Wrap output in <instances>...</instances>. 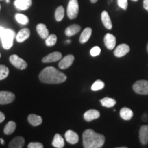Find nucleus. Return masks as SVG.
I'll use <instances>...</instances> for the list:
<instances>
[{
    "label": "nucleus",
    "mask_w": 148,
    "mask_h": 148,
    "mask_svg": "<svg viewBox=\"0 0 148 148\" xmlns=\"http://www.w3.org/2000/svg\"><path fill=\"white\" fill-rule=\"evenodd\" d=\"M39 79L45 84H60L65 82L66 75L53 66H47L40 72Z\"/></svg>",
    "instance_id": "obj_1"
},
{
    "label": "nucleus",
    "mask_w": 148,
    "mask_h": 148,
    "mask_svg": "<svg viewBox=\"0 0 148 148\" xmlns=\"http://www.w3.org/2000/svg\"><path fill=\"white\" fill-rule=\"evenodd\" d=\"M82 142L85 148H100L105 143V137L91 129H87L82 134Z\"/></svg>",
    "instance_id": "obj_2"
},
{
    "label": "nucleus",
    "mask_w": 148,
    "mask_h": 148,
    "mask_svg": "<svg viewBox=\"0 0 148 148\" xmlns=\"http://www.w3.org/2000/svg\"><path fill=\"white\" fill-rule=\"evenodd\" d=\"M16 38V34L14 31L10 29H5L4 32L1 36L3 47L5 49H9L13 45V40Z\"/></svg>",
    "instance_id": "obj_3"
},
{
    "label": "nucleus",
    "mask_w": 148,
    "mask_h": 148,
    "mask_svg": "<svg viewBox=\"0 0 148 148\" xmlns=\"http://www.w3.org/2000/svg\"><path fill=\"white\" fill-rule=\"evenodd\" d=\"M132 88L136 93L140 95H148V81L145 79L136 81L133 84Z\"/></svg>",
    "instance_id": "obj_4"
},
{
    "label": "nucleus",
    "mask_w": 148,
    "mask_h": 148,
    "mask_svg": "<svg viewBox=\"0 0 148 148\" xmlns=\"http://www.w3.org/2000/svg\"><path fill=\"white\" fill-rule=\"evenodd\" d=\"M79 12V4L77 0H69L67 5V16L70 19H74Z\"/></svg>",
    "instance_id": "obj_5"
},
{
    "label": "nucleus",
    "mask_w": 148,
    "mask_h": 148,
    "mask_svg": "<svg viewBox=\"0 0 148 148\" xmlns=\"http://www.w3.org/2000/svg\"><path fill=\"white\" fill-rule=\"evenodd\" d=\"M10 62L12 65L14 66L16 68H17L18 69H26L27 66V62H25L23 59L20 58L19 56H18L16 54L10 56Z\"/></svg>",
    "instance_id": "obj_6"
},
{
    "label": "nucleus",
    "mask_w": 148,
    "mask_h": 148,
    "mask_svg": "<svg viewBox=\"0 0 148 148\" xmlns=\"http://www.w3.org/2000/svg\"><path fill=\"white\" fill-rule=\"evenodd\" d=\"M15 95L10 91H0V104L4 105L13 102Z\"/></svg>",
    "instance_id": "obj_7"
},
{
    "label": "nucleus",
    "mask_w": 148,
    "mask_h": 148,
    "mask_svg": "<svg viewBox=\"0 0 148 148\" xmlns=\"http://www.w3.org/2000/svg\"><path fill=\"white\" fill-rule=\"evenodd\" d=\"M74 56L73 55L69 54L64 56L63 58L60 61L58 64V67L61 69H66L67 68H69L70 66H71V64H73L74 61Z\"/></svg>",
    "instance_id": "obj_8"
},
{
    "label": "nucleus",
    "mask_w": 148,
    "mask_h": 148,
    "mask_svg": "<svg viewBox=\"0 0 148 148\" xmlns=\"http://www.w3.org/2000/svg\"><path fill=\"white\" fill-rule=\"evenodd\" d=\"M130 51V47L127 44H121L118 45L115 48L114 51V55L117 58H121L122 56H124Z\"/></svg>",
    "instance_id": "obj_9"
},
{
    "label": "nucleus",
    "mask_w": 148,
    "mask_h": 148,
    "mask_svg": "<svg viewBox=\"0 0 148 148\" xmlns=\"http://www.w3.org/2000/svg\"><path fill=\"white\" fill-rule=\"evenodd\" d=\"M62 57V53L60 52H59V51H54V52L49 53V54H48L47 56L44 57L42 59V62H44V63L56 62V61L60 60Z\"/></svg>",
    "instance_id": "obj_10"
},
{
    "label": "nucleus",
    "mask_w": 148,
    "mask_h": 148,
    "mask_svg": "<svg viewBox=\"0 0 148 148\" xmlns=\"http://www.w3.org/2000/svg\"><path fill=\"white\" fill-rule=\"evenodd\" d=\"M103 42H104L106 47L110 50H112L116 45V38L113 34L108 33L105 35Z\"/></svg>",
    "instance_id": "obj_11"
},
{
    "label": "nucleus",
    "mask_w": 148,
    "mask_h": 148,
    "mask_svg": "<svg viewBox=\"0 0 148 148\" xmlns=\"http://www.w3.org/2000/svg\"><path fill=\"white\" fill-rule=\"evenodd\" d=\"M139 140L142 145L148 143V125H143L139 130Z\"/></svg>",
    "instance_id": "obj_12"
},
{
    "label": "nucleus",
    "mask_w": 148,
    "mask_h": 148,
    "mask_svg": "<svg viewBox=\"0 0 148 148\" xmlns=\"http://www.w3.org/2000/svg\"><path fill=\"white\" fill-rule=\"evenodd\" d=\"M100 116V113L99 112L95 109H90L86 111L84 114V119L85 121L90 122L92 120L98 119Z\"/></svg>",
    "instance_id": "obj_13"
},
{
    "label": "nucleus",
    "mask_w": 148,
    "mask_h": 148,
    "mask_svg": "<svg viewBox=\"0 0 148 148\" xmlns=\"http://www.w3.org/2000/svg\"><path fill=\"white\" fill-rule=\"evenodd\" d=\"M32 0H15L14 4L18 10H27L32 5Z\"/></svg>",
    "instance_id": "obj_14"
},
{
    "label": "nucleus",
    "mask_w": 148,
    "mask_h": 148,
    "mask_svg": "<svg viewBox=\"0 0 148 148\" xmlns=\"http://www.w3.org/2000/svg\"><path fill=\"white\" fill-rule=\"evenodd\" d=\"M66 141L70 144H75L79 141V136L73 130H67L64 134Z\"/></svg>",
    "instance_id": "obj_15"
},
{
    "label": "nucleus",
    "mask_w": 148,
    "mask_h": 148,
    "mask_svg": "<svg viewBox=\"0 0 148 148\" xmlns=\"http://www.w3.org/2000/svg\"><path fill=\"white\" fill-rule=\"evenodd\" d=\"M30 35V31L28 28L21 29L16 35V40L18 42H23L27 40Z\"/></svg>",
    "instance_id": "obj_16"
},
{
    "label": "nucleus",
    "mask_w": 148,
    "mask_h": 148,
    "mask_svg": "<svg viewBox=\"0 0 148 148\" xmlns=\"http://www.w3.org/2000/svg\"><path fill=\"white\" fill-rule=\"evenodd\" d=\"M25 144V139L22 136H16L10 141L8 147L10 148H21Z\"/></svg>",
    "instance_id": "obj_17"
},
{
    "label": "nucleus",
    "mask_w": 148,
    "mask_h": 148,
    "mask_svg": "<svg viewBox=\"0 0 148 148\" xmlns=\"http://www.w3.org/2000/svg\"><path fill=\"white\" fill-rule=\"evenodd\" d=\"M101 21L104 25V27L108 29H111L112 27V23L111 21V19L110 18V16L106 11H103L101 14Z\"/></svg>",
    "instance_id": "obj_18"
},
{
    "label": "nucleus",
    "mask_w": 148,
    "mask_h": 148,
    "mask_svg": "<svg viewBox=\"0 0 148 148\" xmlns=\"http://www.w3.org/2000/svg\"><path fill=\"white\" fill-rule=\"evenodd\" d=\"M36 30L39 36L43 39H46L49 36V31L46 27V25L43 23H39L37 25Z\"/></svg>",
    "instance_id": "obj_19"
},
{
    "label": "nucleus",
    "mask_w": 148,
    "mask_h": 148,
    "mask_svg": "<svg viewBox=\"0 0 148 148\" xmlns=\"http://www.w3.org/2000/svg\"><path fill=\"white\" fill-rule=\"evenodd\" d=\"M27 120H28L29 123L33 125V126H38V125L41 124L42 122V119L41 116L34 114H29L28 117H27Z\"/></svg>",
    "instance_id": "obj_20"
},
{
    "label": "nucleus",
    "mask_w": 148,
    "mask_h": 148,
    "mask_svg": "<svg viewBox=\"0 0 148 148\" xmlns=\"http://www.w3.org/2000/svg\"><path fill=\"white\" fill-rule=\"evenodd\" d=\"M92 34V29L90 27H86L85 28L83 32L81 34L80 36H79V42L80 43H85L90 38V36Z\"/></svg>",
    "instance_id": "obj_21"
},
{
    "label": "nucleus",
    "mask_w": 148,
    "mask_h": 148,
    "mask_svg": "<svg viewBox=\"0 0 148 148\" xmlns=\"http://www.w3.org/2000/svg\"><path fill=\"white\" fill-rule=\"evenodd\" d=\"M81 29V27L77 24H73L69 26L65 29V34L67 36H72L78 33Z\"/></svg>",
    "instance_id": "obj_22"
},
{
    "label": "nucleus",
    "mask_w": 148,
    "mask_h": 148,
    "mask_svg": "<svg viewBox=\"0 0 148 148\" xmlns=\"http://www.w3.org/2000/svg\"><path fill=\"white\" fill-rule=\"evenodd\" d=\"M119 114L123 119L130 120L132 119L133 116V112L131 109L127 108V107H123L120 110Z\"/></svg>",
    "instance_id": "obj_23"
},
{
    "label": "nucleus",
    "mask_w": 148,
    "mask_h": 148,
    "mask_svg": "<svg viewBox=\"0 0 148 148\" xmlns=\"http://www.w3.org/2000/svg\"><path fill=\"white\" fill-rule=\"evenodd\" d=\"M52 145L56 148H62L64 146V138L60 134H56L52 141Z\"/></svg>",
    "instance_id": "obj_24"
},
{
    "label": "nucleus",
    "mask_w": 148,
    "mask_h": 148,
    "mask_svg": "<svg viewBox=\"0 0 148 148\" xmlns=\"http://www.w3.org/2000/svg\"><path fill=\"white\" fill-rule=\"evenodd\" d=\"M100 103L103 106L106 107V108H111L116 104V101L115 99H112V98L104 97L100 99Z\"/></svg>",
    "instance_id": "obj_25"
},
{
    "label": "nucleus",
    "mask_w": 148,
    "mask_h": 148,
    "mask_svg": "<svg viewBox=\"0 0 148 148\" xmlns=\"http://www.w3.org/2000/svg\"><path fill=\"white\" fill-rule=\"evenodd\" d=\"M16 129V123L15 122L11 121H9L5 126L4 127V129H3V132H4L5 134L9 135L12 134L14 131H15Z\"/></svg>",
    "instance_id": "obj_26"
},
{
    "label": "nucleus",
    "mask_w": 148,
    "mask_h": 148,
    "mask_svg": "<svg viewBox=\"0 0 148 148\" xmlns=\"http://www.w3.org/2000/svg\"><path fill=\"white\" fill-rule=\"evenodd\" d=\"M64 16V10L62 6H58L55 11V18L57 21H62Z\"/></svg>",
    "instance_id": "obj_27"
},
{
    "label": "nucleus",
    "mask_w": 148,
    "mask_h": 148,
    "mask_svg": "<svg viewBox=\"0 0 148 148\" xmlns=\"http://www.w3.org/2000/svg\"><path fill=\"white\" fill-rule=\"evenodd\" d=\"M15 18L16 21H17L18 23L22 24V25H26V24L28 23L29 22L28 17H27V16L24 15L23 14H20V13L16 14Z\"/></svg>",
    "instance_id": "obj_28"
},
{
    "label": "nucleus",
    "mask_w": 148,
    "mask_h": 148,
    "mask_svg": "<svg viewBox=\"0 0 148 148\" xmlns=\"http://www.w3.org/2000/svg\"><path fill=\"white\" fill-rule=\"evenodd\" d=\"M105 84L104 82L100 80V79H97L95 82L92 84L91 86V90L93 91H97V90H99L103 89L104 88Z\"/></svg>",
    "instance_id": "obj_29"
},
{
    "label": "nucleus",
    "mask_w": 148,
    "mask_h": 148,
    "mask_svg": "<svg viewBox=\"0 0 148 148\" xmlns=\"http://www.w3.org/2000/svg\"><path fill=\"white\" fill-rule=\"evenodd\" d=\"M57 41V36L56 34H51L47 36V38L45 39V44L48 47L53 46L56 43Z\"/></svg>",
    "instance_id": "obj_30"
},
{
    "label": "nucleus",
    "mask_w": 148,
    "mask_h": 148,
    "mask_svg": "<svg viewBox=\"0 0 148 148\" xmlns=\"http://www.w3.org/2000/svg\"><path fill=\"white\" fill-rule=\"evenodd\" d=\"M9 74V69L6 66L0 64V80L6 78Z\"/></svg>",
    "instance_id": "obj_31"
},
{
    "label": "nucleus",
    "mask_w": 148,
    "mask_h": 148,
    "mask_svg": "<svg viewBox=\"0 0 148 148\" xmlns=\"http://www.w3.org/2000/svg\"><path fill=\"white\" fill-rule=\"evenodd\" d=\"M100 53H101V49L98 47V46H95V47H93L90 51V55L93 57L97 56L100 54Z\"/></svg>",
    "instance_id": "obj_32"
},
{
    "label": "nucleus",
    "mask_w": 148,
    "mask_h": 148,
    "mask_svg": "<svg viewBox=\"0 0 148 148\" xmlns=\"http://www.w3.org/2000/svg\"><path fill=\"white\" fill-rule=\"evenodd\" d=\"M117 3L120 8L125 10H127V5H128L127 0H117Z\"/></svg>",
    "instance_id": "obj_33"
},
{
    "label": "nucleus",
    "mask_w": 148,
    "mask_h": 148,
    "mask_svg": "<svg viewBox=\"0 0 148 148\" xmlns=\"http://www.w3.org/2000/svg\"><path fill=\"white\" fill-rule=\"evenodd\" d=\"M28 148H42L43 145L42 143H38V142H32L29 143L27 145Z\"/></svg>",
    "instance_id": "obj_34"
},
{
    "label": "nucleus",
    "mask_w": 148,
    "mask_h": 148,
    "mask_svg": "<svg viewBox=\"0 0 148 148\" xmlns=\"http://www.w3.org/2000/svg\"><path fill=\"white\" fill-rule=\"evenodd\" d=\"M143 8L148 11V0H143Z\"/></svg>",
    "instance_id": "obj_35"
},
{
    "label": "nucleus",
    "mask_w": 148,
    "mask_h": 148,
    "mask_svg": "<svg viewBox=\"0 0 148 148\" xmlns=\"http://www.w3.org/2000/svg\"><path fill=\"white\" fill-rule=\"evenodd\" d=\"M4 119H5L4 114H3V112H1V111H0V123L3 122V121H4Z\"/></svg>",
    "instance_id": "obj_36"
},
{
    "label": "nucleus",
    "mask_w": 148,
    "mask_h": 148,
    "mask_svg": "<svg viewBox=\"0 0 148 148\" xmlns=\"http://www.w3.org/2000/svg\"><path fill=\"white\" fill-rule=\"evenodd\" d=\"M5 29L4 28V27L0 26V37L2 36V34H3V32H4Z\"/></svg>",
    "instance_id": "obj_37"
},
{
    "label": "nucleus",
    "mask_w": 148,
    "mask_h": 148,
    "mask_svg": "<svg viewBox=\"0 0 148 148\" xmlns=\"http://www.w3.org/2000/svg\"><path fill=\"white\" fill-rule=\"evenodd\" d=\"M90 2H91V3H95L97 2V1H98V0H90Z\"/></svg>",
    "instance_id": "obj_38"
},
{
    "label": "nucleus",
    "mask_w": 148,
    "mask_h": 148,
    "mask_svg": "<svg viewBox=\"0 0 148 148\" xmlns=\"http://www.w3.org/2000/svg\"><path fill=\"white\" fill-rule=\"evenodd\" d=\"M0 143H1V144H4V140H3V139H1V138H0Z\"/></svg>",
    "instance_id": "obj_39"
},
{
    "label": "nucleus",
    "mask_w": 148,
    "mask_h": 148,
    "mask_svg": "<svg viewBox=\"0 0 148 148\" xmlns=\"http://www.w3.org/2000/svg\"><path fill=\"white\" fill-rule=\"evenodd\" d=\"M66 41H67V42H66L67 43H70V42H71V40H67Z\"/></svg>",
    "instance_id": "obj_40"
},
{
    "label": "nucleus",
    "mask_w": 148,
    "mask_h": 148,
    "mask_svg": "<svg viewBox=\"0 0 148 148\" xmlns=\"http://www.w3.org/2000/svg\"><path fill=\"white\" fill-rule=\"evenodd\" d=\"M6 2L9 3V2H10V0H6Z\"/></svg>",
    "instance_id": "obj_41"
},
{
    "label": "nucleus",
    "mask_w": 148,
    "mask_h": 148,
    "mask_svg": "<svg viewBox=\"0 0 148 148\" xmlns=\"http://www.w3.org/2000/svg\"><path fill=\"white\" fill-rule=\"evenodd\" d=\"M147 53H148V43H147Z\"/></svg>",
    "instance_id": "obj_42"
},
{
    "label": "nucleus",
    "mask_w": 148,
    "mask_h": 148,
    "mask_svg": "<svg viewBox=\"0 0 148 148\" xmlns=\"http://www.w3.org/2000/svg\"><path fill=\"white\" fill-rule=\"evenodd\" d=\"M132 1H137L138 0H132Z\"/></svg>",
    "instance_id": "obj_43"
},
{
    "label": "nucleus",
    "mask_w": 148,
    "mask_h": 148,
    "mask_svg": "<svg viewBox=\"0 0 148 148\" xmlns=\"http://www.w3.org/2000/svg\"><path fill=\"white\" fill-rule=\"evenodd\" d=\"M0 57H1V53H0Z\"/></svg>",
    "instance_id": "obj_44"
},
{
    "label": "nucleus",
    "mask_w": 148,
    "mask_h": 148,
    "mask_svg": "<svg viewBox=\"0 0 148 148\" xmlns=\"http://www.w3.org/2000/svg\"><path fill=\"white\" fill-rule=\"evenodd\" d=\"M0 8H1V5H0Z\"/></svg>",
    "instance_id": "obj_45"
},
{
    "label": "nucleus",
    "mask_w": 148,
    "mask_h": 148,
    "mask_svg": "<svg viewBox=\"0 0 148 148\" xmlns=\"http://www.w3.org/2000/svg\"><path fill=\"white\" fill-rule=\"evenodd\" d=\"M0 1H1V0H0Z\"/></svg>",
    "instance_id": "obj_46"
}]
</instances>
